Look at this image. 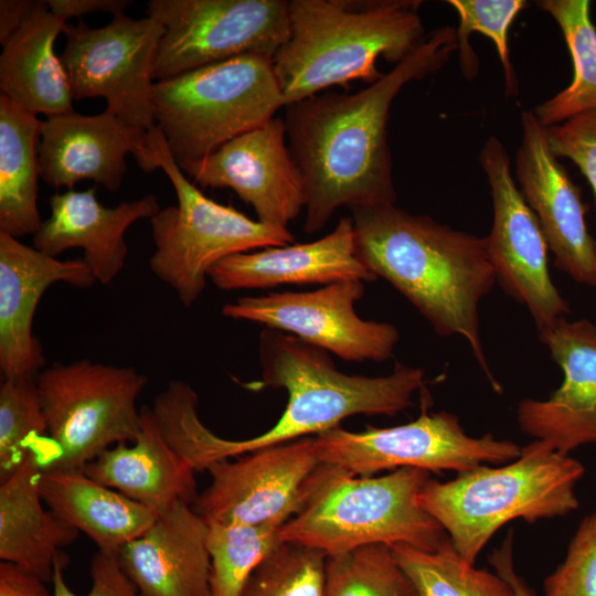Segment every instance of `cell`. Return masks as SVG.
Wrapping results in <instances>:
<instances>
[{
    "label": "cell",
    "instance_id": "obj_1",
    "mask_svg": "<svg viewBox=\"0 0 596 596\" xmlns=\"http://www.w3.org/2000/svg\"><path fill=\"white\" fill-rule=\"evenodd\" d=\"M455 52L456 29L440 26L366 87L320 93L284 107L289 150L304 184L306 233L319 232L341 206L395 204L391 106L408 83L438 72Z\"/></svg>",
    "mask_w": 596,
    "mask_h": 596
},
{
    "label": "cell",
    "instance_id": "obj_2",
    "mask_svg": "<svg viewBox=\"0 0 596 596\" xmlns=\"http://www.w3.org/2000/svg\"><path fill=\"white\" fill-rule=\"evenodd\" d=\"M258 354L260 384L287 392L283 415L260 435L230 440L205 427L196 411L182 413L170 428L169 441L195 472L223 459L318 435L352 415L394 416L413 405L414 393L425 383L422 369L401 362L387 375L345 374L326 350L269 328L259 334Z\"/></svg>",
    "mask_w": 596,
    "mask_h": 596
},
{
    "label": "cell",
    "instance_id": "obj_3",
    "mask_svg": "<svg viewBox=\"0 0 596 596\" xmlns=\"http://www.w3.org/2000/svg\"><path fill=\"white\" fill-rule=\"evenodd\" d=\"M356 255L398 290L441 337L459 336L496 391L480 338L479 306L497 277L486 237L397 206L350 209Z\"/></svg>",
    "mask_w": 596,
    "mask_h": 596
},
{
    "label": "cell",
    "instance_id": "obj_4",
    "mask_svg": "<svg viewBox=\"0 0 596 596\" xmlns=\"http://www.w3.org/2000/svg\"><path fill=\"white\" fill-rule=\"evenodd\" d=\"M419 0H289V36L272 58L284 107L354 81L372 84L427 33Z\"/></svg>",
    "mask_w": 596,
    "mask_h": 596
},
{
    "label": "cell",
    "instance_id": "obj_5",
    "mask_svg": "<svg viewBox=\"0 0 596 596\" xmlns=\"http://www.w3.org/2000/svg\"><path fill=\"white\" fill-rule=\"evenodd\" d=\"M429 478L418 468L359 477L320 464L307 482L301 509L280 526L279 539L327 556L370 544L436 551L449 538L418 502Z\"/></svg>",
    "mask_w": 596,
    "mask_h": 596
},
{
    "label": "cell",
    "instance_id": "obj_6",
    "mask_svg": "<svg viewBox=\"0 0 596 596\" xmlns=\"http://www.w3.org/2000/svg\"><path fill=\"white\" fill-rule=\"evenodd\" d=\"M585 468L576 459L535 439L500 467L480 465L440 482L429 478L418 502L445 530L469 564L505 523L535 522L578 508L575 487Z\"/></svg>",
    "mask_w": 596,
    "mask_h": 596
},
{
    "label": "cell",
    "instance_id": "obj_7",
    "mask_svg": "<svg viewBox=\"0 0 596 596\" xmlns=\"http://www.w3.org/2000/svg\"><path fill=\"white\" fill-rule=\"evenodd\" d=\"M135 159L147 173L162 169L177 194V205L160 209L150 219L155 251L149 266L184 307L190 308L200 298L209 270L222 259L294 243L288 228L252 220L207 198L181 170L158 126L146 134L143 148Z\"/></svg>",
    "mask_w": 596,
    "mask_h": 596
},
{
    "label": "cell",
    "instance_id": "obj_8",
    "mask_svg": "<svg viewBox=\"0 0 596 596\" xmlns=\"http://www.w3.org/2000/svg\"><path fill=\"white\" fill-rule=\"evenodd\" d=\"M284 107L272 57L246 54L157 81L156 126L178 163L200 160Z\"/></svg>",
    "mask_w": 596,
    "mask_h": 596
},
{
    "label": "cell",
    "instance_id": "obj_9",
    "mask_svg": "<svg viewBox=\"0 0 596 596\" xmlns=\"http://www.w3.org/2000/svg\"><path fill=\"white\" fill-rule=\"evenodd\" d=\"M35 383L47 427L41 469L82 471L113 445L137 438V400L148 377L135 368L54 362Z\"/></svg>",
    "mask_w": 596,
    "mask_h": 596
},
{
    "label": "cell",
    "instance_id": "obj_10",
    "mask_svg": "<svg viewBox=\"0 0 596 596\" xmlns=\"http://www.w3.org/2000/svg\"><path fill=\"white\" fill-rule=\"evenodd\" d=\"M313 438L320 464L359 477L405 467L460 473L485 464L512 461L521 453L515 443L491 434L467 435L451 413H428L425 408L403 425L368 426L361 432L337 426Z\"/></svg>",
    "mask_w": 596,
    "mask_h": 596
},
{
    "label": "cell",
    "instance_id": "obj_11",
    "mask_svg": "<svg viewBox=\"0 0 596 596\" xmlns=\"http://www.w3.org/2000/svg\"><path fill=\"white\" fill-rule=\"evenodd\" d=\"M164 29L155 81L246 54L273 58L289 36L287 0H150Z\"/></svg>",
    "mask_w": 596,
    "mask_h": 596
},
{
    "label": "cell",
    "instance_id": "obj_12",
    "mask_svg": "<svg viewBox=\"0 0 596 596\" xmlns=\"http://www.w3.org/2000/svg\"><path fill=\"white\" fill-rule=\"evenodd\" d=\"M61 60L74 100L104 97L106 109L147 134L156 126L152 108L155 64L163 26L147 17H113L103 28L82 20L64 28Z\"/></svg>",
    "mask_w": 596,
    "mask_h": 596
},
{
    "label": "cell",
    "instance_id": "obj_13",
    "mask_svg": "<svg viewBox=\"0 0 596 596\" xmlns=\"http://www.w3.org/2000/svg\"><path fill=\"white\" fill-rule=\"evenodd\" d=\"M479 162L492 200L493 220L486 243L497 283L528 309L541 334L570 313L550 274L545 237L511 175L507 149L496 136L483 143Z\"/></svg>",
    "mask_w": 596,
    "mask_h": 596
},
{
    "label": "cell",
    "instance_id": "obj_14",
    "mask_svg": "<svg viewBox=\"0 0 596 596\" xmlns=\"http://www.w3.org/2000/svg\"><path fill=\"white\" fill-rule=\"evenodd\" d=\"M364 295L361 280H341L312 291H275L227 302L222 315L291 334L345 361L389 360L400 339L389 322L364 320L354 305Z\"/></svg>",
    "mask_w": 596,
    "mask_h": 596
},
{
    "label": "cell",
    "instance_id": "obj_15",
    "mask_svg": "<svg viewBox=\"0 0 596 596\" xmlns=\"http://www.w3.org/2000/svg\"><path fill=\"white\" fill-rule=\"evenodd\" d=\"M319 465L312 437L216 461L192 508L206 523L281 526L301 509Z\"/></svg>",
    "mask_w": 596,
    "mask_h": 596
},
{
    "label": "cell",
    "instance_id": "obj_16",
    "mask_svg": "<svg viewBox=\"0 0 596 596\" xmlns=\"http://www.w3.org/2000/svg\"><path fill=\"white\" fill-rule=\"evenodd\" d=\"M286 137L284 118L274 117L205 158L178 164L195 185L231 189L259 222L287 228L305 209V192Z\"/></svg>",
    "mask_w": 596,
    "mask_h": 596
},
{
    "label": "cell",
    "instance_id": "obj_17",
    "mask_svg": "<svg viewBox=\"0 0 596 596\" xmlns=\"http://www.w3.org/2000/svg\"><path fill=\"white\" fill-rule=\"evenodd\" d=\"M515 177L535 214L555 266L576 283L596 288V241L588 233L579 188L552 152L533 110L521 113Z\"/></svg>",
    "mask_w": 596,
    "mask_h": 596
},
{
    "label": "cell",
    "instance_id": "obj_18",
    "mask_svg": "<svg viewBox=\"0 0 596 596\" xmlns=\"http://www.w3.org/2000/svg\"><path fill=\"white\" fill-rule=\"evenodd\" d=\"M563 372V382L547 400L518 404L520 429L566 454L596 445V324L562 319L539 334Z\"/></svg>",
    "mask_w": 596,
    "mask_h": 596
},
{
    "label": "cell",
    "instance_id": "obj_19",
    "mask_svg": "<svg viewBox=\"0 0 596 596\" xmlns=\"http://www.w3.org/2000/svg\"><path fill=\"white\" fill-rule=\"evenodd\" d=\"M96 278L83 258L60 260L0 233V371L4 379H35L45 358L33 334L35 309L56 283L88 288Z\"/></svg>",
    "mask_w": 596,
    "mask_h": 596
},
{
    "label": "cell",
    "instance_id": "obj_20",
    "mask_svg": "<svg viewBox=\"0 0 596 596\" xmlns=\"http://www.w3.org/2000/svg\"><path fill=\"white\" fill-rule=\"evenodd\" d=\"M146 134L105 109L94 116L74 111L42 120L39 140L40 178L51 188L92 180L116 192L126 172V156L136 157Z\"/></svg>",
    "mask_w": 596,
    "mask_h": 596
},
{
    "label": "cell",
    "instance_id": "obj_21",
    "mask_svg": "<svg viewBox=\"0 0 596 596\" xmlns=\"http://www.w3.org/2000/svg\"><path fill=\"white\" fill-rule=\"evenodd\" d=\"M49 204L51 214L33 235V247L52 257L68 248H82L84 262L96 281L104 285L111 283L125 265L126 231L160 211L153 194L105 206L98 202L95 188L55 193Z\"/></svg>",
    "mask_w": 596,
    "mask_h": 596
},
{
    "label": "cell",
    "instance_id": "obj_22",
    "mask_svg": "<svg viewBox=\"0 0 596 596\" xmlns=\"http://www.w3.org/2000/svg\"><path fill=\"white\" fill-rule=\"evenodd\" d=\"M206 522L179 501L117 553L139 596H210Z\"/></svg>",
    "mask_w": 596,
    "mask_h": 596
},
{
    "label": "cell",
    "instance_id": "obj_23",
    "mask_svg": "<svg viewBox=\"0 0 596 596\" xmlns=\"http://www.w3.org/2000/svg\"><path fill=\"white\" fill-rule=\"evenodd\" d=\"M207 278L223 290L376 279L356 255L351 216L341 217L329 234L310 243L228 256L209 270Z\"/></svg>",
    "mask_w": 596,
    "mask_h": 596
},
{
    "label": "cell",
    "instance_id": "obj_24",
    "mask_svg": "<svg viewBox=\"0 0 596 596\" xmlns=\"http://www.w3.org/2000/svg\"><path fill=\"white\" fill-rule=\"evenodd\" d=\"M82 471L158 514L198 497L194 469L166 439L147 405L140 407V432L132 445L106 449Z\"/></svg>",
    "mask_w": 596,
    "mask_h": 596
},
{
    "label": "cell",
    "instance_id": "obj_25",
    "mask_svg": "<svg viewBox=\"0 0 596 596\" xmlns=\"http://www.w3.org/2000/svg\"><path fill=\"white\" fill-rule=\"evenodd\" d=\"M66 24L45 0H38L32 13L2 44L1 94L32 114L49 118L74 111L67 73L54 52V42Z\"/></svg>",
    "mask_w": 596,
    "mask_h": 596
},
{
    "label": "cell",
    "instance_id": "obj_26",
    "mask_svg": "<svg viewBox=\"0 0 596 596\" xmlns=\"http://www.w3.org/2000/svg\"><path fill=\"white\" fill-rule=\"evenodd\" d=\"M41 464L34 449L0 485V558L52 584L61 549L79 532L45 510L38 488Z\"/></svg>",
    "mask_w": 596,
    "mask_h": 596
},
{
    "label": "cell",
    "instance_id": "obj_27",
    "mask_svg": "<svg viewBox=\"0 0 596 596\" xmlns=\"http://www.w3.org/2000/svg\"><path fill=\"white\" fill-rule=\"evenodd\" d=\"M38 488L43 502L57 518L84 532L98 551L106 553L117 554L159 515L81 470L41 469Z\"/></svg>",
    "mask_w": 596,
    "mask_h": 596
},
{
    "label": "cell",
    "instance_id": "obj_28",
    "mask_svg": "<svg viewBox=\"0 0 596 596\" xmlns=\"http://www.w3.org/2000/svg\"><path fill=\"white\" fill-rule=\"evenodd\" d=\"M41 126L38 115L0 94V233L15 238L35 235L42 224L36 204Z\"/></svg>",
    "mask_w": 596,
    "mask_h": 596
},
{
    "label": "cell",
    "instance_id": "obj_29",
    "mask_svg": "<svg viewBox=\"0 0 596 596\" xmlns=\"http://www.w3.org/2000/svg\"><path fill=\"white\" fill-rule=\"evenodd\" d=\"M536 6L560 26L574 70L570 85L533 110L547 128L596 110V28L588 0H541Z\"/></svg>",
    "mask_w": 596,
    "mask_h": 596
},
{
    "label": "cell",
    "instance_id": "obj_30",
    "mask_svg": "<svg viewBox=\"0 0 596 596\" xmlns=\"http://www.w3.org/2000/svg\"><path fill=\"white\" fill-rule=\"evenodd\" d=\"M390 547L418 596H514L504 578L467 563L449 539L436 551Z\"/></svg>",
    "mask_w": 596,
    "mask_h": 596
},
{
    "label": "cell",
    "instance_id": "obj_31",
    "mask_svg": "<svg viewBox=\"0 0 596 596\" xmlns=\"http://www.w3.org/2000/svg\"><path fill=\"white\" fill-rule=\"evenodd\" d=\"M206 524L210 596H240L255 568L281 543L280 526Z\"/></svg>",
    "mask_w": 596,
    "mask_h": 596
},
{
    "label": "cell",
    "instance_id": "obj_32",
    "mask_svg": "<svg viewBox=\"0 0 596 596\" xmlns=\"http://www.w3.org/2000/svg\"><path fill=\"white\" fill-rule=\"evenodd\" d=\"M323 596H418L385 544L327 556Z\"/></svg>",
    "mask_w": 596,
    "mask_h": 596
},
{
    "label": "cell",
    "instance_id": "obj_33",
    "mask_svg": "<svg viewBox=\"0 0 596 596\" xmlns=\"http://www.w3.org/2000/svg\"><path fill=\"white\" fill-rule=\"evenodd\" d=\"M459 18L456 30L457 52L461 72L472 79L477 76L479 62L469 44L473 32L488 36L496 46L502 65L507 95L518 93V82L511 63L508 32L517 15L526 7L524 0H449Z\"/></svg>",
    "mask_w": 596,
    "mask_h": 596
},
{
    "label": "cell",
    "instance_id": "obj_34",
    "mask_svg": "<svg viewBox=\"0 0 596 596\" xmlns=\"http://www.w3.org/2000/svg\"><path fill=\"white\" fill-rule=\"evenodd\" d=\"M35 379H4L0 386V478H7L46 437Z\"/></svg>",
    "mask_w": 596,
    "mask_h": 596
},
{
    "label": "cell",
    "instance_id": "obj_35",
    "mask_svg": "<svg viewBox=\"0 0 596 596\" xmlns=\"http://www.w3.org/2000/svg\"><path fill=\"white\" fill-rule=\"evenodd\" d=\"M327 555L281 542L255 568L240 596H323Z\"/></svg>",
    "mask_w": 596,
    "mask_h": 596
},
{
    "label": "cell",
    "instance_id": "obj_36",
    "mask_svg": "<svg viewBox=\"0 0 596 596\" xmlns=\"http://www.w3.org/2000/svg\"><path fill=\"white\" fill-rule=\"evenodd\" d=\"M544 596H596V510L581 521L563 563L545 578Z\"/></svg>",
    "mask_w": 596,
    "mask_h": 596
},
{
    "label": "cell",
    "instance_id": "obj_37",
    "mask_svg": "<svg viewBox=\"0 0 596 596\" xmlns=\"http://www.w3.org/2000/svg\"><path fill=\"white\" fill-rule=\"evenodd\" d=\"M552 152L578 167L596 199V110L545 128Z\"/></svg>",
    "mask_w": 596,
    "mask_h": 596
},
{
    "label": "cell",
    "instance_id": "obj_38",
    "mask_svg": "<svg viewBox=\"0 0 596 596\" xmlns=\"http://www.w3.org/2000/svg\"><path fill=\"white\" fill-rule=\"evenodd\" d=\"M67 561L61 554L54 564L53 596H78L74 594L64 577ZM92 586L84 596H139L136 587L121 568L117 554L98 551L91 561Z\"/></svg>",
    "mask_w": 596,
    "mask_h": 596
},
{
    "label": "cell",
    "instance_id": "obj_39",
    "mask_svg": "<svg viewBox=\"0 0 596 596\" xmlns=\"http://www.w3.org/2000/svg\"><path fill=\"white\" fill-rule=\"evenodd\" d=\"M0 596H53L46 583L29 571L8 562L0 563Z\"/></svg>",
    "mask_w": 596,
    "mask_h": 596
},
{
    "label": "cell",
    "instance_id": "obj_40",
    "mask_svg": "<svg viewBox=\"0 0 596 596\" xmlns=\"http://www.w3.org/2000/svg\"><path fill=\"white\" fill-rule=\"evenodd\" d=\"M49 9L58 18L67 20L93 12L121 14L134 3L131 0H45Z\"/></svg>",
    "mask_w": 596,
    "mask_h": 596
},
{
    "label": "cell",
    "instance_id": "obj_41",
    "mask_svg": "<svg viewBox=\"0 0 596 596\" xmlns=\"http://www.w3.org/2000/svg\"><path fill=\"white\" fill-rule=\"evenodd\" d=\"M489 562L496 573L504 578L513 590L514 596H535L524 579L519 576L513 565V536L509 532L500 547L489 556Z\"/></svg>",
    "mask_w": 596,
    "mask_h": 596
},
{
    "label": "cell",
    "instance_id": "obj_42",
    "mask_svg": "<svg viewBox=\"0 0 596 596\" xmlns=\"http://www.w3.org/2000/svg\"><path fill=\"white\" fill-rule=\"evenodd\" d=\"M36 4L33 0L0 1V43L4 44L23 24Z\"/></svg>",
    "mask_w": 596,
    "mask_h": 596
}]
</instances>
